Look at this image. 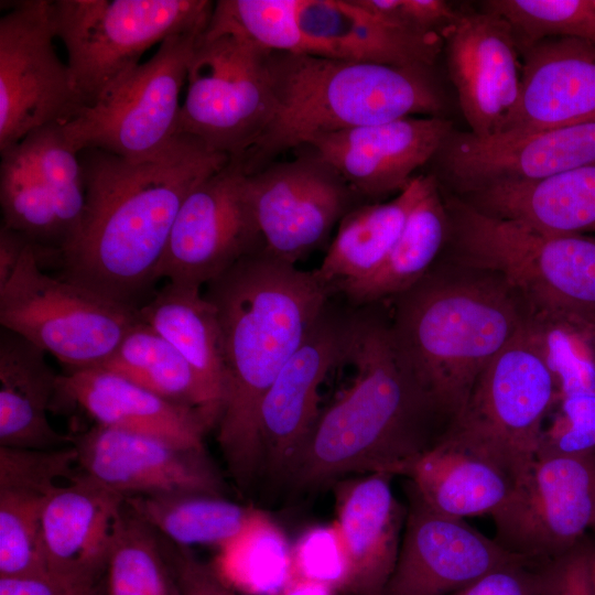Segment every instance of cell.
<instances>
[{
    "label": "cell",
    "mask_w": 595,
    "mask_h": 595,
    "mask_svg": "<svg viewBox=\"0 0 595 595\" xmlns=\"http://www.w3.org/2000/svg\"><path fill=\"white\" fill-rule=\"evenodd\" d=\"M78 158L86 203L79 232L61 255L62 277L139 309L183 202L230 158L184 133L148 159L99 149Z\"/></svg>",
    "instance_id": "cell-1"
},
{
    "label": "cell",
    "mask_w": 595,
    "mask_h": 595,
    "mask_svg": "<svg viewBox=\"0 0 595 595\" xmlns=\"http://www.w3.org/2000/svg\"><path fill=\"white\" fill-rule=\"evenodd\" d=\"M350 385L320 412L284 483L314 489L349 475L405 476L451 421L399 353L376 303L354 307L344 356Z\"/></svg>",
    "instance_id": "cell-2"
},
{
    "label": "cell",
    "mask_w": 595,
    "mask_h": 595,
    "mask_svg": "<svg viewBox=\"0 0 595 595\" xmlns=\"http://www.w3.org/2000/svg\"><path fill=\"white\" fill-rule=\"evenodd\" d=\"M205 286L218 320L225 372L217 442L244 488L261 474L262 400L334 293L316 270L299 269L264 249Z\"/></svg>",
    "instance_id": "cell-3"
},
{
    "label": "cell",
    "mask_w": 595,
    "mask_h": 595,
    "mask_svg": "<svg viewBox=\"0 0 595 595\" xmlns=\"http://www.w3.org/2000/svg\"><path fill=\"white\" fill-rule=\"evenodd\" d=\"M470 270L455 275L434 267L393 296L389 322L402 358L451 423L480 372L531 317L504 279Z\"/></svg>",
    "instance_id": "cell-4"
},
{
    "label": "cell",
    "mask_w": 595,
    "mask_h": 595,
    "mask_svg": "<svg viewBox=\"0 0 595 595\" xmlns=\"http://www.w3.org/2000/svg\"><path fill=\"white\" fill-rule=\"evenodd\" d=\"M272 115L250 153L269 155L347 129L437 116L442 93L429 68L272 52Z\"/></svg>",
    "instance_id": "cell-5"
},
{
    "label": "cell",
    "mask_w": 595,
    "mask_h": 595,
    "mask_svg": "<svg viewBox=\"0 0 595 595\" xmlns=\"http://www.w3.org/2000/svg\"><path fill=\"white\" fill-rule=\"evenodd\" d=\"M458 263L499 275L531 314L595 332V236L555 234L444 197Z\"/></svg>",
    "instance_id": "cell-6"
},
{
    "label": "cell",
    "mask_w": 595,
    "mask_h": 595,
    "mask_svg": "<svg viewBox=\"0 0 595 595\" xmlns=\"http://www.w3.org/2000/svg\"><path fill=\"white\" fill-rule=\"evenodd\" d=\"M213 8L208 0L51 1L55 37L66 48L82 106L96 102L152 45L172 35L204 32Z\"/></svg>",
    "instance_id": "cell-7"
},
{
    "label": "cell",
    "mask_w": 595,
    "mask_h": 595,
    "mask_svg": "<svg viewBox=\"0 0 595 595\" xmlns=\"http://www.w3.org/2000/svg\"><path fill=\"white\" fill-rule=\"evenodd\" d=\"M133 309L46 274L32 245L0 286V324L67 367L100 366L138 321Z\"/></svg>",
    "instance_id": "cell-8"
},
{
    "label": "cell",
    "mask_w": 595,
    "mask_h": 595,
    "mask_svg": "<svg viewBox=\"0 0 595 595\" xmlns=\"http://www.w3.org/2000/svg\"><path fill=\"white\" fill-rule=\"evenodd\" d=\"M203 32L172 35L154 55L113 83L93 105L62 122L78 153L99 149L129 160L151 158L177 136L180 94Z\"/></svg>",
    "instance_id": "cell-9"
},
{
    "label": "cell",
    "mask_w": 595,
    "mask_h": 595,
    "mask_svg": "<svg viewBox=\"0 0 595 595\" xmlns=\"http://www.w3.org/2000/svg\"><path fill=\"white\" fill-rule=\"evenodd\" d=\"M271 53L235 35H201L188 65L177 134L242 161L272 115Z\"/></svg>",
    "instance_id": "cell-10"
},
{
    "label": "cell",
    "mask_w": 595,
    "mask_h": 595,
    "mask_svg": "<svg viewBox=\"0 0 595 595\" xmlns=\"http://www.w3.org/2000/svg\"><path fill=\"white\" fill-rule=\"evenodd\" d=\"M558 400L533 316L478 376L448 430L528 467L538 453L543 420Z\"/></svg>",
    "instance_id": "cell-11"
},
{
    "label": "cell",
    "mask_w": 595,
    "mask_h": 595,
    "mask_svg": "<svg viewBox=\"0 0 595 595\" xmlns=\"http://www.w3.org/2000/svg\"><path fill=\"white\" fill-rule=\"evenodd\" d=\"M2 224L40 251L61 256L76 239L86 193L78 153L61 123L43 126L1 153Z\"/></svg>",
    "instance_id": "cell-12"
},
{
    "label": "cell",
    "mask_w": 595,
    "mask_h": 595,
    "mask_svg": "<svg viewBox=\"0 0 595 595\" xmlns=\"http://www.w3.org/2000/svg\"><path fill=\"white\" fill-rule=\"evenodd\" d=\"M493 520L495 540L512 554L547 562L571 551L595 524V454L539 448Z\"/></svg>",
    "instance_id": "cell-13"
},
{
    "label": "cell",
    "mask_w": 595,
    "mask_h": 595,
    "mask_svg": "<svg viewBox=\"0 0 595 595\" xmlns=\"http://www.w3.org/2000/svg\"><path fill=\"white\" fill-rule=\"evenodd\" d=\"M54 37L48 0L13 2L0 20V153L83 107Z\"/></svg>",
    "instance_id": "cell-14"
},
{
    "label": "cell",
    "mask_w": 595,
    "mask_h": 595,
    "mask_svg": "<svg viewBox=\"0 0 595 595\" xmlns=\"http://www.w3.org/2000/svg\"><path fill=\"white\" fill-rule=\"evenodd\" d=\"M244 164L230 162L183 202L154 281L202 288L241 258L263 249L247 190Z\"/></svg>",
    "instance_id": "cell-15"
},
{
    "label": "cell",
    "mask_w": 595,
    "mask_h": 595,
    "mask_svg": "<svg viewBox=\"0 0 595 595\" xmlns=\"http://www.w3.org/2000/svg\"><path fill=\"white\" fill-rule=\"evenodd\" d=\"M247 190L264 251L293 266L351 209L355 193L315 154L248 173Z\"/></svg>",
    "instance_id": "cell-16"
},
{
    "label": "cell",
    "mask_w": 595,
    "mask_h": 595,
    "mask_svg": "<svg viewBox=\"0 0 595 595\" xmlns=\"http://www.w3.org/2000/svg\"><path fill=\"white\" fill-rule=\"evenodd\" d=\"M354 307L331 300L268 389L259 414L261 473L284 482L316 422L320 387L343 363Z\"/></svg>",
    "instance_id": "cell-17"
},
{
    "label": "cell",
    "mask_w": 595,
    "mask_h": 595,
    "mask_svg": "<svg viewBox=\"0 0 595 595\" xmlns=\"http://www.w3.org/2000/svg\"><path fill=\"white\" fill-rule=\"evenodd\" d=\"M440 34L469 132L477 138L502 133L521 96V53L511 25L488 11L459 13Z\"/></svg>",
    "instance_id": "cell-18"
},
{
    "label": "cell",
    "mask_w": 595,
    "mask_h": 595,
    "mask_svg": "<svg viewBox=\"0 0 595 595\" xmlns=\"http://www.w3.org/2000/svg\"><path fill=\"white\" fill-rule=\"evenodd\" d=\"M399 555L382 595H450L499 566L526 559L463 518L428 506L408 483Z\"/></svg>",
    "instance_id": "cell-19"
},
{
    "label": "cell",
    "mask_w": 595,
    "mask_h": 595,
    "mask_svg": "<svg viewBox=\"0 0 595 595\" xmlns=\"http://www.w3.org/2000/svg\"><path fill=\"white\" fill-rule=\"evenodd\" d=\"M435 156L464 192L501 183H529L595 164V121L526 134L477 138L453 131Z\"/></svg>",
    "instance_id": "cell-20"
},
{
    "label": "cell",
    "mask_w": 595,
    "mask_h": 595,
    "mask_svg": "<svg viewBox=\"0 0 595 595\" xmlns=\"http://www.w3.org/2000/svg\"><path fill=\"white\" fill-rule=\"evenodd\" d=\"M73 446L84 474L125 497L224 493L223 478L206 451L100 424L74 436Z\"/></svg>",
    "instance_id": "cell-21"
},
{
    "label": "cell",
    "mask_w": 595,
    "mask_h": 595,
    "mask_svg": "<svg viewBox=\"0 0 595 595\" xmlns=\"http://www.w3.org/2000/svg\"><path fill=\"white\" fill-rule=\"evenodd\" d=\"M453 131L439 116L405 117L320 136L306 145L357 194L403 191Z\"/></svg>",
    "instance_id": "cell-22"
},
{
    "label": "cell",
    "mask_w": 595,
    "mask_h": 595,
    "mask_svg": "<svg viewBox=\"0 0 595 595\" xmlns=\"http://www.w3.org/2000/svg\"><path fill=\"white\" fill-rule=\"evenodd\" d=\"M125 499L83 472L58 484L42 513L47 573L72 584L100 586Z\"/></svg>",
    "instance_id": "cell-23"
},
{
    "label": "cell",
    "mask_w": 595,
    "mask_h": 595,
    "mask_svg": "<svg viewBox=\"0 0 595 595\" xmlns=\"http://www.w3.org/2000/svg\"><path fill=\"white\" fill-rule=\"evenodd\" d=\"M487 445L447 430L404 477L434 510L457 518L494 516L526 469Z\"/></svg>",
    "instance_id": "cell-24"
},
{
    "label": "cell",
    "mask_w": 595,
    "mask_h": 595,
    "mask_svg": "<svg viewBox=\"0 0 595 595\" xmlns=\"http://www.w3.org/2000/svg\"><path fill=\"white\" fill-rule=\"evenodd\" d=\"M73 445L54 450L0 446V577L46 575L42 547L45 501L77 472Z\"/></svg>",
    "instance_id": "cell-25"
},
{
    "label": "cell",
    "mask_w": 595,
    "mask_h": 595,
    "mask_svg": "<svg viewBox=\"0 0 595 595\" xmlns=\"http://www.w3.org/2000/svg\"><path fill=\"white\" fill-rule=\"evenodd\" d=\"M520 53V101L502 133L526 134L595 121V43L549 37Z\"/></svg>",
    "instance_id": "cell-26"
},
{
    "label": "cell",
    "mask_w": 595,
    "mask_h": 595,
    "mask_svg": "<svg viewBox=\"0 0 595 595\" xmlns=\"http://www.w3.org/2000/svg\"><path fill=\"white\" fill-rule=\"evenodd\" d=\"M392 476L365 474L335 484L336 520L345 544V595H382L394 570L407 507L393 494Z\"/></svg>",
    "instance_id": "cell-27"
},
{
    "label": "cell",
    "mask_w": 595,
    "mask_h": 595,
    "mask_svg": "<svg viewBox=\"0 0 595 595\" xmlns=\"http://www.w3.org/2000/svg\"><path fill=\"white\" fill-rule=\"evenodd\" d=\"M58 394L80 407L96 424L206 451L204 436L212 429L197 410L170 401L106 368L67 371L58 378Z\"/></svg>",
    "instance_id": "cell-28"
},
{
    "label": "cell",
    "mask_w": 595,
    "mask_h": 595,
    "mask_svg": "<svg viewBox=\"0 0 595 595\" xmlns=\"http://www.w3.org/2000/svg\"><path fill=\"white\" fill-rule=\"evenodd\" d=\"M299 22L329 58L429 68L443 50L440 33L405 28L356 0H300Z\"/></svg>",
    "instance_id": "cell-29"
},
{
    "label": "cell",
    "mask_w": 595,
    "mask_h": 595,
    "mask_svg": "<svg viewBox=\"0 0 595 595\" xmlns=\"http://www.w3.org/2000/svg\"><path fill=\"white\" fill-rule=\"evenodd\" d=\"M58 378L45 351L6 328L0 333V446L54 450L73 445L47 412L58 394Z\"/></svg>",
    "instance_id": "cell-30"
},
{
    "label": "cell",
    "mask_w": 595,
    "mask_h": 595,
    "mask_svg": "<svg viewBox=\"0 0 595 595\" xmlns=\"http://www.w3.org/2000/svg\"><path fill=\"white\" fill-rule=\"evenodd\" d=\"M477 208L555 234L595 232V164L529 183L469 192Z\"/></svg>",
    "instance_id": "cell-31"
},
{
    "label": "cell",
    "mask_w": 595,
    "mask_h": 595,
    "mask_svg": "<svg viewBox=\"0 0 595 595\" xmlns=\"http://www.w3.org/2000/svg\"><path fill=\"white\" fill-rule=\"evenodd\" d=\"M431 176L415 175L393 199L357 206L340 219L337 232L316 269L333 293L343 285L369 278L382 266Z\"/></svg>",
    "instance_id": "cell-32"
},
{
    "label": "cell",
    "mask_w": 595,
    "mask_h": 595,
    "mask_svg": "<svg viewBox=\"0 0 595 595\" xmlns=\"http://www.w3.org/2000/svg\"><path fill=\"white\" fill-rule=\"evenodd\" d=\"M201 289L167 282L139 306L138 316L185 358L220 418L225 385L220 331L216 311Z\"/></svg>",
    "instance_id": "cell-33"
},
{
    "label": "cell",
    "mask_w": 595,
    "mask_h": 595,
    "mask_svg": "<svg viewBox=\"0 0 595 595\" xmlns=\"http://www.w3.org/2000/svg\"><path fill=\"white\" fill-rule=\"evenodd\" d=\"M450 232L445 201L432 175L382 266L369 278L343 285L336 293L358 307L407 291L434 268Z\"/></svg>",
    "instance_id": "cell-34"
},
{
    "label": "cell",
    "mask_w": 595,
    "mask_h": 595,
    "mask_svg": "<svg viewBox=\"0 0 595 595\" xmlns=\"http://www.w3.org/2000/svg\"><path fill=\"white\" fill-rule=\"evenodd\" d=\"M127 508L173 544L219 550L235 541L263 511L224 495L178 491L126 497Z\"/></svg>",
    "instance_id": "cell-35"
},
{
    "label": "cell",
    "mask_w": 595,
    "mask_h": 595,
    "mask_svg": "<svg viewBox=\"0 0 595 595\" xmlns=\"http://www.w3.org/2000/svg\"><path fill=\"white\" fill-rule=\"evenodd\" d=\"M139 317V316H138ZM150 391L197 410L210 429L219 414L185 358L140 318L100 366Z\"/></svg>",
    "instance_id": "cell-36"
},
{
    "label": "cell",
    "mask_w": 595,
    "mask_h": 595,
    "mask_svg": "<svg viewBox=\"0 0 595 595\" xmlns=\"http://www.w3.org/2000/svg\"><path fill=\"white\" fill-rule=\"evenodd\" d=\"M104 595H177L160 536L126 504L102 578Z\"/></svg>",
    "instance_id": "cell-37"
},
{
    "label": "cell",
    "mask_w": 595,
    "mask_h": 595,
    "mask_svg": "<svg viewBox=\"0 0 595 595\" xmlns=\"http://www.w3.org/2000/svg\"><path fill=\"white\" fill-rule=\"evenodd\" d=\"M300 0H218L203 37L235 35L269 52L327 57L299 22Z\"/></svg>",
    "instance_id": "cell-38"
},
{
    "label": "cell",
    "mask_w": 595,
    "mask_h": 595,
    "mask_svg": "<svg viewBox=\"0 0 595 595\" xmlns=\"http://www.w3.org/2000/svg\"><path fill=\"white\" fill-rule=\"evenodd\" d=\"M291 548L282 528L264 511L220 549L219 571L236 570L252 591L277 594L291 581Z\"/></svg>",
    "instance_id": "cell-39"
},
{
    "label": "cell",
    "mask_w": 595,
    "mask_h": 595,
    "mask_svg": "<svg viewBox=\"0 0 595 595\" xmlns=\"http://www.w3.org/2000/svg\"><path fill=\"white\" fill-rule=\"evenodd\" d=\"M484 7L511 25L520 50L549 37L595 43L592 0H490Z\"/></svg>",
    "instance_id": "cell-40"
},
{
    "label": "cell",
    "mask_w": 595,
    "mask_h": 595,
    "mask_svg": "<svg viewBox=\"0 0 595 595\" xmlns=\"http://www.w3.org/2000/svg\"><path fill=\"white\" fill-rule=\"evenodd\" d=\"M348 559L335 524L313 526L291 548V580H304L343 592Z\"/></svg>",
    "instance_id": "cell-41"
},
{
    "label": "cell",
    "mask_w": 595,
    "mask_h": 595,
    "mask_svg": "<svg viewBox=\"0 0 595 595\" xmlns=\"http://www.w3.org/2000/svg\"><path fill=\"white\" fill-rule=\"evenodd\" d=\"M540 448L572 455L595 454V396L560 399Z\"/></svg>",
    "instance_id": "cell-42"
},
{
    "label": "cell",
    "mask_w": 595,
    "mask_h": 595,
    "mask_svg": "<svg viewBox=\"0 0 595 595\" xmlns=\"http://www.w3.org/2000/svg\"><path fill=\"white\" fill-rule=\"evenodd\" d=\"M366 10L420 32L440 33L459 12L444 0H356Z\"/></svg>",
    "instance_id": "cell-43"
},
{
    "label": "cell",
    "mask_w": 595,
    "mask_h": 595,
    "mask_svg": "<svg viewBox=\"0 0 595 595\" xmlns=\"http://www.w3.org/2000/svg\"><path fill=\"white\" fill-rule=\"evenodd\" d=\"M544 563L519 559L491 570L450 595H542Z\"/></svg>",
    "instance_id": "cell-44"
},
{
    "label": "cell",
    "mask_w": 595,
    "mask_h": 595,
    "mask_svg": "<svg viewBox=\"0 0 595 595\" xmlns=\"http://www.w3.org/2000/svg\"><path fill=\"white\" fill-rule=\"evenodd\" d=\"M177 595H236L215 565L202 561L191 548L162 538Z\"/></svg>",
    "instance_id": "cell-45"
},
{
    "label": "cell",
    "mask_w": 595,
    "mask_h": 595,
    "mask_svg": "<svg viewBox=\"0 0 595 595\" xmlns=\"http://www.w3.org/2000/svg\"><path fill=\"white\" fill-rule=\"evenodd\" d=\"M593 549L583 542L543 564L542 595H594Z\"/></svg>",
    "instance_id": "cell-46"
},
{
    "label": "cell",
    "mask_w": 595,
    "mask_h": 595,
    "mask_svg": "<svg viewBox=\"0 0 595 595\" xmlns=\"http://www.w3.org/2000/svg\"><path fill=\"white\" fill-rule=\"evenodd\" d=\"M0 595H104V592L102 584L82 586L46 574L0 577Z\"/></svg>",
    "instance_id": "cell-47"
},
{
    "label": "cell",
    "mask_w": 595,
    "mask_h": 595,
    "mask_svg": "<svg viewBox=\"0 0 595 595\" xmlns=\"http://www.w3.org/2000/svg\"><path fill=\"white\" fill-rule=\"evenodd\" d=\"M29 241L19 232L0 227V286L11 277Z\"/></svg>",
    "instance_id": "cell-48"
},
{
    "label": "cell",
    "mask_w": 595,
    "mask_h": 595,
    "mask_svg": "<svg viewBox=\"0 0 595 595\" xmlns=\"http://www.w3.org/2000/svg\"><path fill=\"white\" fill-rule=\"evenodd\" d=\"M332 588L304 580H291L275 595H332Z\"/></svg>",
    "instance_id": "cell-49"
},
{
    "label": "cell",
    "mask_w": 595,
    "mask_h": 595,
    "mask_svg": "<svg viewBox=\"0 0 595 595\" xmlns=\"http://www.w3.org/2000/svg\"><path fill=\"white\" fill-rule=\"evenodd\" d=\"M592 578H593V587H594V595H595V550L594 549L592 552Z\"/></svg>",
    "instance_id": "cell-50"
},
{
    "label": "cell",
    "mask_w": 595,
    "mask_h": 595,
    "mask_svg": "<svg viewBox=\"0 0 595 595\" xmlns=\"http://www.w3.org/2000/svg\"><path fill=\"white\" fill-rule=\"evenodd\" d=\"M592 3H593V6H594V8H595V0H592Z\"/></svg>",
    "instance_id": "cell-51"
},
{
    "label": "cell",
    "mask_w": 595,
    "mask_h": 595,
    "mask_svg": "<svg viewBox=\"0 0 595 595\" xmlns=\"http://www.w3.org/2000/svg\"><path fill=\"white\" fill-rule=\"evenodd\" d=\"M594 528H595V524H594Z\"/></svg>",
    "instance_id": "cell-52"
}]
</instances>
